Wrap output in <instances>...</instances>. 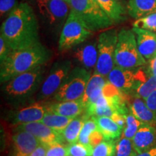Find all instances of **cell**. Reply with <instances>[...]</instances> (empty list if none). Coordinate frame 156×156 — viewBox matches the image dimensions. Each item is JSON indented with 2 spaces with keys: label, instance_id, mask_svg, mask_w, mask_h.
<instances>
[{
  "label": "cell",
  "instance_id": "83f0119b",
  "mask_svg": "<svg viewBox=\"0 0 156 156\" xmlns=\"http://www.w3.org/2000/svg\"><path fill=\"white\" fill-rule=\"evenodd\" d=\"M143 124L144 123L137 119L133 114L129 113L126 115V125L123 129V136L132 140L136 132Z\"/></svg>",
  "mask_w": 156,
  "mask_h": 156
},
{
  "label": "cell",
  "instance_id": "7a4b0ae2",
  "mask_svg": "<svg viewBox=\"0 0 156 156\" xmlns=\"http://www.w3.org/2000/svg\"><path fill=\"white\" fill-rule=\"evenodd\" d=\"M51 56V51L41 42L28 48L12 51L1 64V83H5L20 74L44 65L49 61Z\"/></svg>",
  "mask_w": 156,
  "mask_h": 156
},
{
  "label": "cell",
  "instance_id": "d6a6232c",
  "mask_svg": "<svg viewBox=\"0 0 156 156\" xmlns=\"http://www.w3.org/2000/svg\"><path fill=\"white\" fill-rule=\"evenodd\" d=\"M46 156H68V145L64 142H56L48 146Z\"/></svg>",
  "mask_w": 156,
  "mask_h": 156
},
{
  "label": "cell",
  "instance_id": "e575fe53",
  "mask_svg": "<svg viewBox=\"0 0 156 156\" xmlns=\"http://www.w3.org/2000/svg\"><path fill=\"white\" fill-rule=\"evenodd\" d=\"M12 49L7 44L2 36H0V64L3 63L11 53Z\"/></svg>",
  "mask_w": 156,
  "mask_h": 156
},
{
  "label": "cell",
  "instance_id": "5b68a950",
  "mask_svg": "<svg viewBox=\"0 0 156 156\" xmlns=\"http://www.w3.org/2000/svg\"><path fill=\"white\" fill-rule=\"evenodd\" d=\"M69 6L70 10L93 32L107 29L114 24L96 0H70Z\"/></svg>",
  "mask_w": 156,
  "mask_h": 156
},
{
  "label": "cell",
  "instance_id": "836d02e7",
  "mask_svg": "<svg viewBox=\"0 0 156 156\" xmlns=\"http://www.w3.org/2000/svg\"><path fill=\"white\" fill-rule=\"evenodd\" d=\"M18 4L17 0H0V13L2 17L7 13H10ZM8 14V15H9Z\"/></svg>",
  "mask_w": 156,
  "mask_h": 156
},
{
  "label": "cell",
  "instance_id": "8d00e7d4",
  "mask_svg": "<svg viewBox=\"0 0 156 156\" xmlns=\"http://www.w3.org/2000/svg\"><path fill=\"white\" fill-rule=\"evenodd\" d=\"M145 101L148 108L156 114V90L152 93L149 96L146 98Z\"/></svg>",
  "mask_w": 156,
  "mask_h": 156
},
{
  "label": "cell",
  "instance_id": "e0dca14e",
  "mask_svg": "<svg viewBox=\"0 0 156 156\" xmlns=\"http://www.w3.org/2000/svg\"><path fill=\"white\" fill-rule=\"evenodd\" d=\"M73 58L87 69L96 67L98 62V42L82 44L76 46Z\"/></svg>",
  "mask_w": 156,
  "mask_h": 156
},
{
  "label": "cell",
  "instance_id": "ac0fdd59",
  "mask_svg": "<svg viewBox=\"0 0 156 156\" xmlns=\"http://www.w3.org/2000/svg\"><path fill=\"white\" fill-rule=\"evenodd\" d=\"M134 151L141 153L156 144V129L154 126L144 123L132 140Z\"/></svg>",
  "mask_w": 156,
  "mask_h": 156
},
{
  "label": "cell",
  "instance_id": "4dcf8cb0",
  "mask_svg": "<svg viewBox=\"0 0 156 156\" xmlns=\"http://www.w3.org/2000/svg\"><path fill=\"white\" fill-rule=\"evenodd\" d=\"M93 148L78 142L68 145V156H92Z\"/></svg>",
  "mask_w": 156,
  "mask_h": 156
},
{
  "label": "cell",
  "instance_id": "60d3db41",
  "mask_svg": "<svg viewBox=\"0 0 156 156\" xmlns=\"http://www.w3.org/2000/svg\"><path fill=\"white\" fill-rule=\"evenodd\" d=\"M135 156H156V144L147 151L137 153Z\"/></svg>",
  "mask_w": 156,
  "mask_h": 156
},
{
  "label": "cell",
  "instance_id": "9a60e30c",
  "mask_svg": "<svg viewBox=\"0 0 156 156\" xmlns=\"http://www.w3.org/2000/svg\"><path fill=\"white\" fill-rule=\"evenodd\" d=\"M132 30L135 34L140 54L146 60H150L156 54V34L153 31L134 27Z\"/></svg>",
  "mask_w": 156,
  "mask_h": 156
},
{
  "label": "cell",
  "instance_id": "4fadbf2b",
  "mask_svg": "<svg viewBox=\"0 0 156 156\" xmlns=\"http://www.w3.org/2000/svg\"><path fill=\"white\" fill-rule=\"evenodd\" d=\"M108 80L123 92L130 94L137 86L135 72L133 69L114 67L108 74Z\"/></svg>",
  "mask_w": 156,
  "mask_h": 156
},
{
  "label": "cell",
  "instance_id": "8992f818",
  "mask_svg": "<svg viewBox=\"0 0 156 156\" xmlns=\"http://www.w3.org/2000/svg\"><path fill=\"white\" fill-rule=\"evenodd\" d=\"M93 34V31L87 29L79 17L70 10L62 27L58 41V51L63 52L72 49L86 41Z\"/></svg>",
  "mask_w": 156,
  "mask_h": 156
},
{
  "label": "cell",
  "instance_id": "b9f144b4",
  "mask_svg": "<svg viewBox=\"0 0 156 156\" xmlns=\"http://www.w3.org/2000/svg\"><path fill=\"white\" fill-rule=\"evenodd\" d=\"M63 1L66 2H67L68 4H69V2H70V0H63Z\"/></svg>",
  "mask_w": 156,
  "mask_h": 156
},
{
  "label": "cell",
  "instance_id": "f35d334b",
  "mask_svg": "<svg viewBox=\"0 0 156 156\" xmlns=\"http://www.w3.org/2000/svg\"><path fill=\"white\" fill-rule=\"evenodd\" d=\"M111 118H112L115 122H116L120 126H122L123 129H124V126L126 125V115L120 114H119V113H115Z\"/></svg>",
  "mask_w": 156,
  "mask_h": 156
},
{
  "label": "cell",
  "instance_id": "74e56055",
  "mask_svg": "<svg viewBox=\"0 0 156 156\" xmlns=\"http://www.w3.org/2000/svg\"><path fill=\"white\" fill-rule=\"evenodd\" d=\"M146 71H147L148 75L156 76V54L151 59L148 60V66Z\"/></svg>",
  "mask_w": 156,
  "mask_h": 156
},
{
  "label": "cell",
  "instance_id": "8fae6325",
  "mask_svg": "<svg viewBox=\"0 0 156 156\" xmlns=\"http://www.w3.org/2000/svg\"><path fill=\"white\" fill-rule=\"evenodd\" d=\"M48 112V104L44 102L33 103L11 111L8 119L13 125H20L30 122H40Z\"/></svg>",
  "mask_w": 156,
  "mask_h": 156
},
{
  "label": "cell",
  "instance_id": "7c38bea8",
  "mask_svg": "<svg viewBox=\"0 0 156 156\" xmlns=\"http://www.w3.org/2000/svg\"><path fill=\"white\" fill-rule=\"evenodd\" d=\"M15 130H23L30 132L36 136L41 144L46 146H49L56 142H64L65 141L62 133L55 131L40 122L20 124L17 126Z\"/></svg>",
  "mask_w": 156,
  "mask_h": 156
},
{
  "label": "cell",
  "instance_id": "ab89813d",
  "mask_svg": "<svg viewBox=\"0 0 156 156\" xmlns=\"http://www.w3.org/2000/svg\"><path fill=\"white\" fill-rule=\"evenodd\" d=\"M48 146L40 144L35 151L29 156H46Z\"/></svg>",
  "mask_w": 156,
  "mask_h": 156
},
{
  "label": "cell",
  "instance_id": "ba28073f",
  "mask_svg": "<svg viewBox=\"0 0 156 156\" xmlns=\"http://www.w3.org/2000/svg\"><path fill=\"white\" fill-rule=\"evenodd\" d=\"M118 34L116 29H109L101 33L98 38V62L95 72L104 77H107L115 67Z\"/></svg>",
  "mask_w": 156,
  "mask_h": 156
},
{
  "label": "cell",
  "instance_id": "7402d4cb",
  "mask_svg": "<svg viewBox=\"0 0 156 156\" xmlns=\"http://www.w3.org/2000/svg\"><path fill=\"white\" fill-rule=\"evenodd\" d=\"M94 118L98 130L103 134V139L107 140H117L121 137L123 128L112 119L111 117L99 116Z\"/></svg>",
  "mask_w": 156,
  "mask_h": 156
},
{
  "label": "cell",
  "instance_id": "277c9868",
  "mask_svg": "<svg viewBox=\"0 0 156 156\" xmlns=\"http://www.w3.org/2000/svg\"><path fill=\"white\" fill-rule=\"evenodd\" d=\"M114 62L117 67L129 69H136L147 64V60L140 54L132 30L123 28L118 34Z\"/></svg>",
  "mask_w": 156,
  "mask_h": 156
},
{
  "label": "cell",
  "instance_id": "603a6c76",
  "mask_svg": "<svg viewBox=\"0 0 156 156\" xmlns=\"http://www.w3.org/2000/svg\"><path fill=\"white\" fill-rule=\"evenodd\" d=\"M127 11L133 18H141L156 12V0H129Z\"/></svg>",
  "mask_w": 156,
  "mask_h": 156
},
{
  "label": "cell",
  "instance_id": "52a82bcc",
  "mask_svg": "<svg viewBox=\"0 0 156 156\" xmlns=\"http://www.w3.org/2000/svg\"><path fill=\"white\" fill-rule=\"evenodd\" d=\"M90 77V72L88 69L83 67H75L54 94L55 100L61 102L80 99Z\"/></svg>",
  "mask_w": 156,
  "mask_h": 156
},
{
  "label": "cell",
  "instance_id": "6da1fadb",
  "mask_svg": "<svg viewBox=\"0 0 156 156\" xmlns=\"http://www.w3.org/2000/svg\"><path fill=\"white\" fill-rule=\"evenodd\" d=\"M1 36L12 51L23 49L39 41L38 20L28 3L18 4L1 26Z\"/></svg>",
  "mask_w": 156,
  "mask_h": 156
},
{
  "label": "cell",
  "instance_id": "2e32d148",
  "mask_svg": "<svg viewBox=\"0 0 156 156\" xmlns=\"http://www.w3.org/2000/svg\"><path fill=\"white\" fill-rule=\"evenodd\" d=\"M106 77L94 72L87 83L80 100L85 109L94 103L103 94V88L106 83Z\"/></svg>",
  "mask_w": 156,
  "mask_h": 156
},
{
  "label": "cell",
  "instance_id": "3957f363",
  "mask_svg": "<svg viewBox=\"0 0 156 156\" xmlns=\"http://www.w3.org/2000/svg\"><path fill=\"white\" fill-rule=\"evenodd\" d=\"M44 69L42 66L15 76L4 86L3 91L6 100L15 104H21L30 99L41 88Z\"/></svg>",
  "mask_w": 156,
  "mask_h": 156
},
{
  "label": "cell",
  "instance_id": "484cf974",
  "mask_svg": "<svg viewBox=\"0 0 156 156\" xmlns=\"http://www.w3.org/2000/svg\"><path fill=\"white\" fill-rule=\"evenodd\" d=\"M155 90H156V76L151 75L148 77L145 82L138 85L134 90L133 95H136L145 100Z\"/></svg>",
  "mask_w": 156,
  "mask_h": 156
},
{
  "label": "cell",
  "instance_id": "d4e9b609",
  "mask_svg": "<svg viewBox=\"0 0 156 156\" xmlns=\"http://www.w3.org/2000/svg\"><path fill=\"white\" fill-rule=\"evenodd\" d=\"M73 118L64 116L62 115L54 114L52 112H48L45 114L44 118L40 121V122L46 124L50 128L53 129L55 131L62 133L64 129L67 127Z\"/></svg>",
  "mask_w": 156,
  "mask_h": 156
},
{
  "label": "cell",
  "instance_id": "1f68e13d",
  "mask_svg": "<svg viewBox=\"0 0 156 156\" xmlns=\"http://www.w3.org/2000/svg\"><path fill=\"white\" fill-rule=\"evenodd\" d=\"M133 27L156 32V12L136 19L133 23Z\"/></svg>",
  "mask_w": 156,
  "mask_h": 156
},
{
  "label": "cell",
  "instance_id": "9c48e42d",
  "mask_svg": "<svg viewBox=\"0 0 156 156\" xmlns=\"http://www.w3.org/2000/svg\"><path fill=\"white\" fill-rule=\"evenodd\" d=\"M72 69L73 65L70 60H62L54 63L47 77L44 80L41 86L37 96L38 100L43 101L55 94Z\"/></svg>",
  "mask_w": 156,
  "mask_h": 156
},
{
  "label": "cell",
  "instance_id": "4316f807",
  "mask_svg": "<svg viewBox=\"0 0 156 156\" xmlns=\"http://www.w3.org/2000/svg\"><path fill=\"white\" fill-rule=\"evenodd\" d=\"M116 140H103L93 149L92 156H115Z\"/></svg>",
  "mask_w": 156,
  "mask_h": 156
},
{
  "label": "cell",
  "instance_id": "cb8c5ba5",
  "mask_svg": "<svg viewBox=\"0 0 156 156\" xmlns=\"http://www.w3.org/2000/svg\"><path fill=\"white\" fill-rule=\"evenodd\" d=\"M88 117L89 116H87L85 114H83L80 116L74 118L70 122L69 124H68L67 127L64 129V130L62 133L66 142L69 144L77 142L84 122Z\"/></svg>",
  "mask_w": 156,
  "mask_h": 156
},
{
  "label": "cell",
  "instance_id": "30bf717a",
  "mask_svg": "<svg viewBox=\"0 0 156 156\" xmlns=\"http://www.w3.org/2000/svg\"><path fill=\"white\" fill-rule=\"evenodd\" d=\"M39 13L53 28L63 27L69 14L70 6L63 0H36Z\"/></svg>",
  "mask_w": 156,
  "mask_h": 156
},
{
  "label": "cell",
  "instance_id": "f1b7e54d",
  "mask_svg": "<svg viewBox=\"0 0 156 156\" xmlns=\"http://www.w3.org/2000/svg\"><path fill=\"white\" fill-rule=\"evenodd\" d=\"M97 129H98V128L97 124L95 122L94 118L93 117H88L85 120V122H84L83 128H82L80 134L78 142H81L84 145H90V134H92L93 131Z\"/></svg>",
  "mask_w": 156,
  "mask_h": 156
},
{
  "label": "cell",
  "instance_id": "5bb4252c",
  "mask_svg": "<svg viewBox=\"0 0 156 156\" xmlns=\"http://www.w3.org/2000/svg\"><path fill=\"white\" fill-rule=\"evenodd\" d=\"M12 156H29L41 143L30 132L20 130L12 136Z\"/></svg>",
  "mask_w": 156,
  "mask_h": 156
},
{
  "label": "cell",
  "instance_id": "44dd1931",
  "mask_svg": "<svg viewBox=\"0 0 156 156\" xmlns=\"http://www.w3.org/2000/svg\"><path fill=\"white\" fill-rule=\"evenodd\" d=\"M84 108L80 99L76 101H61L48 104V112L62 116L75 118L83 114Z\"/></svg>",
  "mask_w": 156,
  "mask_h": 156
},
{
  "label": "cell",
  "instance_id": "d6986e66",
  "mask_svg": "<svg viewBox=\"0 0 156 156\" xmlns=\"http://www.w3.org/2000/svg\"><path fill=\"white\" fill-rule=\"evenodd\" d=\"M128 108L129 112L140 122L153 126L156 124V114L148 108L144 99L136 95H133L132 99L129 97Z\"/></svg>",
  "mask_w": 156,
  "mask_h": 156
},
{
  "label": "cell",
  "instance_id": "ffe728a7",
  "mask_svg": "<svg viewBox=\"0 0 156 156\" xmlns=\"http://www.w3.org/2000/svg\"><path fill=\"white\" fill-rule=\"evenodd\" d=\"M96 2L114 23H120L126 20L127 4L124 0H96Z\"/></svg>",
  "mask_w": 156,
  "mask_h": 156
},
{
  "label": "cell",
  "instance_id": "f546056e",
  "mask_svg": "<svg viewBox=\"0 0 156 156\" xmlns=\"http://www.w3.org/2000/svg\"><path fill=\"white\" fill-rule=\"evenodd\" d=\"M136 152L134 151L132 140L125 136H121L116 142V155L115 156H135Z\"/></svg>",
  "mask_w": 156,
  "mask_h": 156
},
{
  "label": "cell",
  "instance_id": "d590c367",
  "mask_svg": "<svg viewBox=\"0 0 156 156\" xmlns=\"http://www.w3.org/2000/svg\"><path fill=\"white\" fill-rule=\"evenodd\" d=\"M104 139H103V134L101 133V132L98 129H97L93 131L92 134H90V145L94 148L95 146L98 145Z\"/></svg>",
  "mask_w": 156,
  "mask_h": 156
}]
</instances>
